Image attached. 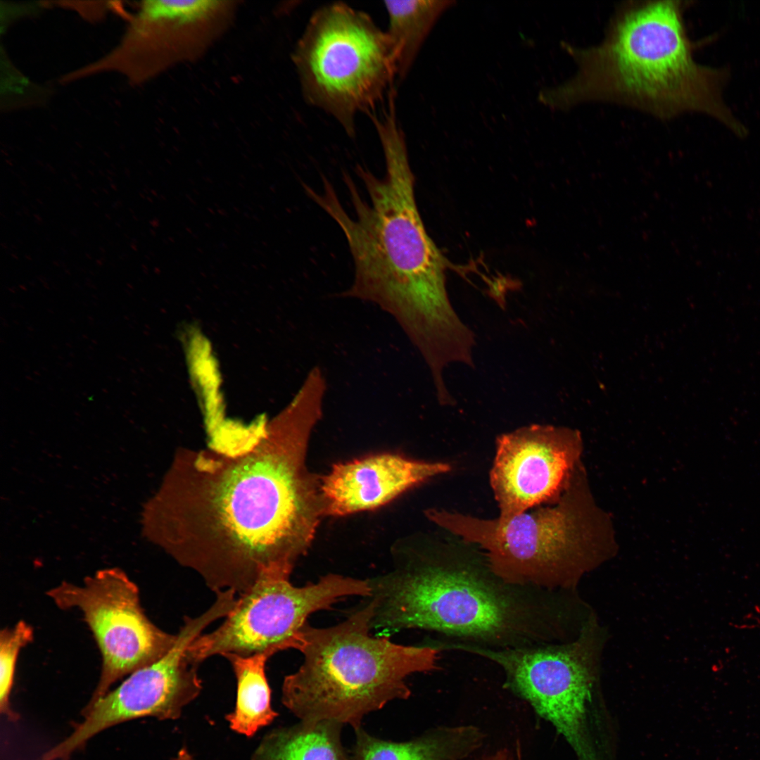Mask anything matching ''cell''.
<instances>
[{
    "mask_svg": "<svg viewBox=\"0 0 760 760\" xmlns=\"http://www.w3.org/2000/svg\"><path fill=\"white\" fill-rule=\"evenodd\" d=\"M322 415L296 400L271 429L234 453L178 450L144 512L146 537L215 593L289 578L326 516L306 455Z\"/></svg>",
    "mask_w": 760,
    "mask_h": 760,
    "instance_id": "obj_1",
    "label": "cell"
},
{
    "mask_svg": "<svg viewBox=\"0 0 760 760\" xmlns=\"http://www.w3.org/2000/svg\"><path fill=\"white\" fill-rule=\"evenodd\" d=\"M373 124L386 162L380 179L357 165L370 203L352 177L343 173L355 217L350 216L331 183L322 177L321 193L303 184L308 196L343 232L355 265V278L341 293L372 302L391 315L423 356L438 371L466 360L475 345L474 332L459 317L448 297V261L428 234L414 196L404 133L396 115Z\"/></svg>",
    "mask_w": 760,
    "mask_h": 760,
    "instance_id": "obj_2",
    "label": "cell"
},
{
    "mask_svg": "<svg viewBox=\"0 0 760 760\" xmlns=\"http://www.w3.org/2000/svg\"><path fill=\"white\" fill-rule=\"evenodd\" d=\"M691 1H627L617 6L595 44L562 42L575 65L569 79L541 90L538 101L566 111L588 103L628 108L670 121L702 113L738 137L748 129L726 103V67L698 63L685 11Z\"/></svg>",
    "mask_w": 760,
    "mask_h": 760,
    "instance_id": "obj_3",
    "label": "cell"
},
{
    "mask_svg": "<svg viewBox=\"0 0 760 760\" xmlns=\"http://www.w3.org/2000/svg\"><path fill=\"white\" fill-rule=\"evenodd\" d=\"M394 552L393 568L367 579L372 628L380 635L418 628L495 648L534 645L545 636L547 608L535 589L500 580L474 545L452 535Z\"/></svg>",
    "mask_w": 760,
    "mask_h": 760,
    "instance_id": "obj_4",
    "label": "cell"
},
{
    "mask_svg": "<svg viewBox=\"0 0 760 760\" xmlns=\"http://www.w3.org/2000/svg\"><path fill=\"white\" fill-rule=\"evenodd\" d=\"M341 623H307L297 648L303 659L282 684V702L300 721L361 726L363 718L411 691L409 676L438 669L440 649L395 643L372 635L370 597Z\"/></svg>",
    "mask_w": 760,
    "mask_h": 760,
    "instance_id": "obj_5",
    "label": "cell"
},
{
    "mask_svg": "<svg viewBox=\"0 0 760 760\" xmlns=\"http://www.w3.org/2000/svg\"><path fill=\"white\" fill-rule=\"evenodd\" d=\"M574 473L552 507L490 519L431 509L427 517L477 546L491 571L505 583L534 589L558 585L580 559L613 540L609 519L596 506L579 474Z\"/></svg>",
    "mask_w": 760,
    "mask_h": 760,
    "instance_id": "obj_6",
    "label": "cell"
},
{
    "mask_svg": "<svg viewBox=\"0 0 760 760\" xmlns=\"http://www.w3.org/2000/svg\"><path fill=\"white\" fill-rule=\"evenodd\" d=\"M291 58L305 101L332 116L351 137L357 115L371 114L397 76L386 31L342 2L312 13Z\"/></svg>",
    "mask_w": 760,
    "mask_h": 760,
    "instance_id": "obj_7",
    "label": "cell"
},
{
    "mask_svg": "<svg viewBox=\"0 0 760 760\" xmlns=\"http://www.w3.org/2000/svg\"><path fill=\"white\" fill-rule=\"evenodd\" d=\"M239 6L240 1L232 0L141 1L118 44L63 75L62 82L113 72L138 85L196 62L231 28Z\"/></svg>",
    "mask_w": 760,
    "mask_h": 760,
    "instance_id": "obj_8",
    "label": "cell"
},
{
    "mask_svg": "<svg viewBox=\"0 0 760 760\" xmlns=\"http://www.w3.org/2000/svg\"><path fill=\"white\" fill-rule=\"evenodd\" d=\"M370 595L367 579L336 574L322 576L301 587L292 585L289 578L261 580L239 595L217 628L196 638L186 654L198 666L217 654L250 656L297 650L303 628L312 614L331 609L348 597Z\"/></svg>",
    "mask_w": 760,
    "mask_h": 760,
    "instance_id": "obj_9",
    "label": "cell"
},
{
    "mask_svg": "<svg viewBox=\"0 0 760 760\" xmlns=\"http://www.w3.org/2000/svg\"><path fill=\"white\" fill-rule=\"evenodd\" d=\"M46 594L61 609H78L97 644L101 669L89 703L123 676L161 658L176 641L177 634L148 618L137 585L120 568L99 569L80 585L62 581Z\"/></svg>",
    "mask_w": 760,
    "mask_h": 760,
    "instance_id": "obj_10",
    "label": "cell"
},
{
    "mask_svg": "<svg viewBox=\"0 0 760 760\" xmlns=\"http://www.w3.org/2000/svg\"><path fill=\"white\" fill-rule=\"evenodd\" d=\"M226 614L225 605L215 601L201 615L185 616L170 650L130 673L118 688L89 703L84 720L53 748V756L65 759L94 735L122 722L145 716L178 718L202 688L198 666L189 661L187 649L205 628Z\"/></svg>",
    "mask_w": 760,
    "mask_h": 760,
    "instance_id": "obj_11",
    "label": "cell"
},
{
    "mask_svg": "<svg viewBox=\"0 0 760 760\" xmlns=\"http://www.w3.org/2000/svg\"><path fill=\"white\" fill-rule=\"evenodd\" d=\"M448 647L474 653L500 666L507 688L549 721L582 760H589L585 723L592 679L578 647L534 645L494 648L456 642Z\"/></svg>",
    "mask_w": 760,
    "mask_h": 760,
    "instance_id": "obj_12",
    "label": "cell"
},
{
    "mask_svg": "<svg viewBox=\"0 0 760 760\" xmlns=\"http://www.w3.org/2000/svg\"><path fill=\"white\" fill-rule=\"evenodd\" d=\"M581 448L580 433L566 427L531 424L500 435L490 471L498 517H512L559 498Z\"/></svg>",
    "mask_w": 760,
    "mask_h": 760,
    "instance_id": "obj_13",
    "label": "cell"
},
{
    "mask_svg": "<svg viewBox=\"0 0 760 760\" xmlns=\"http://www.w3.org/2000/svg\"><path fill=\"white\" fill-rule=\"evenodd\" d=\"M451 469L445 462L414 460L391 453L336 464L321 478L325 514L340 517L378 508Z\"/></svg>",
    "mask_w": 760,
    "mask_h": 760,
    "instance_id": "obj_14",
    "label": "cell"
},
{
    "mask_svg": "<svg viewBox=\"0 0 760 760\" xmlns=\"http://www.w3.org/2000/svg\"><path fill=\"white\" fill-rule=\"evenodd\" d=\"M351 760H463L483 743L484 733L474 726H440L405 742L375 737L354 729Z\"/></svg>",
    "mask_w": 760,
    "mask_h": 760,
    "instance_id": "obj_15",
    "label": "cell"
},
{
    "mask_svg": "<svg viewBox=\"0 0 760 760\" xmlns=\"http://www.w3.org/2000/svg\"><path fill=\"white\" fill-rule=\"evenodd\" d=\"M343 726L333 721H300L274 729L251 760H351L341 741Z\"/></svg>",
    "mask_w": 760,
    "mask_h": 760,
    "instance_id": "obj_16",
    "label": "cell"
},
{
    "mask_svg": "<svg viewBox=\"0 0 760 760\" xmlns=\"http://www.w3.org/2000/svg\"><path fill=\"white\" fill-rule=\"evenodd\" d=\"M274 653L266 651L250 656L226 654L237 683L236 707L226 716L230 728L247 737L270 724L277 716L271 705V690L265 674L266 662Z\"/></svg>",
    "mask_w": 760,
    "mask_h": 760,
    "instance_id": "obj_17",
    "label": "cell"
},
{
    "mask_svg": "<svg viewBox=\"0 0 760 760\" xmlns=\"http://www.w3.org/2000/svg\"><path fill=\"white\" fill-rule=\"evenodd\" d=\"M451 0L385 1L388 25L386 33L393 51L397 76L409 72L424 42Z\"/></svg>",
    "mask_w": 760,
    "mask_h": 760,
    "instance_id": "obj_18",
    "label": "cell"
},
{
    "mask_svg": "<svg viewBox=\"0 0 760 760\" xmlns=\"http://www.w3.org/2000/svg\"><path fill=\"white\" fill-rule=\"evenodd\" d=\"M33 639V628L23 620L0 632V709L11 718L15 715L10 707V696L18 656L21 649Z\"/></svg>",
    "mask_w": 760,
    "mask_h": 760,
    "instance_id": "obj_19",
    "label": "cell"
},
{
    "mask_svg": "<svg viewBox=\"0 0 760 760\" xmlns=\"http://www.w3.org/2000/svg\"><path fill=\"white\" fill-rule=\"evenodd\" d=\"M478 760H514V756L510 751L507 748H503L496 751L495 753L483 756Z\"/></svg>",
    "mask_w": 760,
    "mask_h": 760,
    "instance_id": "obj_20",
    "label": "cell"
},
{
    "mask_svg": "<svg viewBox=\"0 0 760 760\" xmlns=\"http://www.w3.org/2000/svg\"><path fill=\"white\" fill-rule=\"evenodd\" d=\"M177 760H191V757L186 749H182L178 754Z\"/></svg>",
    "mask_w": 760,
    "mask_h": 760,
    "instance_id": "obj_21",
    "label": "cell"
}]
</instances>
